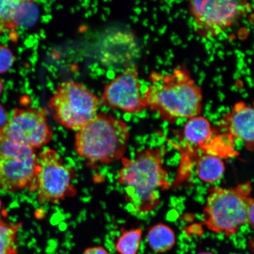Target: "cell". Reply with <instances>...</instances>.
<instances>
[{
	"label": "cell",
	"mask_w": 254,
	"mask_h": 254,
	"mask_svg": "<svg viewBox=\"0 0 254 254\" xmlns=\"http://www.w3.org/2000/svg\"><path fill=\"white\" fill-rule=\"evenodd\" d=\"M165 146L144 149L134 158L123 157L118 182L125 190L127 202L138 214L154 211L160 203L161 192L170 188L164 167Z\"/></svg>",
	"instance_id": "cell-1"
},
{
	"label": "cell",
	"mask_w": 254,
	"mask_h": 254,
	"mask_svg": "<svg viewBox=\"0 0 254 254\" xmlns=\"http://www.w3.org/2000/svg\"><path fill=\"white\" fill-rule=\"evenodd\" d=\"M149 79L150 85L142 94L145 109L171 123L200 116L202 89L186 66H177L170 72L152 71Z\"/></svg>",
	"instance_id": "cell-2"
},
{
	"label": "cell",
	"mask_w": 254,
	"mask_h": 254,
	"mask_svg": "<svg viewBox=\"0 0 254 254\" xmlns=\"http://www.w3.org/2000/svg\"><path fill=\"white\" fill-rule=\"evenodd\" d=\"M252 182L231 188L210 187L203 211L202 225L215 233L227 237L236 234L247 224L254 226V201Z\"/></svg>",
	"instance_id": "cell-3"
},
{
	"label": "cell",
	"mask_w": 254,
	"mask_h": 254,
	"mask_svg": "<svg viewBox=\"0 0 254 254\" xmlns=\"http://www.w3.org/2000/svg\"><path fill=\"white\" fill-rule=\"evenodd\" d=\"M129 138L123 120L97 114L75 134V151L91 164H110L123 158Z\"/></svg>",
	"instance_id": "cell-4"
},
{
	"label": "cell",
	"mask_w": 254,
	"mask_h": 254,
	"mask_svg": "<svg viewBox=\"0 0 254 254\" xmlns=\"http://www.w3.org/2000/svg\"><path fill=\"white\" fill-rule=\"evenodd\" d=\"M54 119L65 128L78 131L97 116L99 100L79 82H63L48 103Z\"/></svg>",
	"instance_id": "cell-5"
},
{
	"label": "cell",
	"mask_w": 254,
	"mask_h": 254,
	"mask_svg": "<svg viewBox=\"0 0 254 254\" xmlns=\"http://www.w3.org/2000/svg\"><path fill=\"white\" fill-rule=\"evenodd\" d=\"M37 155L34 149L0 135V188L36 191Z\"/></svg>",
	"instance_id": "cell-6"
},
{
	"label": "cell",
	"mask_w": 254,
	"mask_h": 254,
	"mask_svg": "<svg viewBox=\"0 0 254 254\" xmlns=\"http://www.w3.org/2000/svg\"><path fill=\"white\" fill-rule=\"evenodd\" d=\"M247 1L196 0L190 1V13L197 33L206 39L217 37L252 10Z\"/></svg>",
	"instance_id": "cell-7"
},
{
	"label": "cell",
	"mask_w": 254,
	"mask_h": 254,
	"mask_svg": "<svg viewBox=\"0 0 254 254\" xmlns=\"http://www.w3.org/2000/svg\"><path fill=\"white\" fill-rule=\"evenodd\" d=\"M74 174L55 150L47 149L40 152L36 173L38 201L41 204L57 203L74 196L76 190L71 185Z\"/></svg>",
	"instance_id": "cell-8"
},
{
	"label": "cell",
	"mask_w": 254,
	"mask_h": 254,
	"mask_svg": "<svg viewBox=\"0 0 254 254\" xmlns=\"http://www.w3.org/2000/svg\"><path fill=\"white\" fill-rule=\"evenodd\" d=\"M0 135L35 150L50 142L53 131L42 110L28 108L15 109Z\"/></svg>",
	"instance_id": "cell-9"
},
{
	"label": "cell",
	"mask_w": 254,
	"mask_h": 254,
	"mask_svg": "<svg viewBox=\"0 0 254 254\" xmlns=\"http://www.w3.org/2000/svg\"><path fill=\"white\" fill-rule=\"evenodd\" d=\"M141 87L138 66L132 63L105 87L101 103L125 113H141L145 109Z\"/></svg>",
	"instance_id": "cell-10"
},
{
	"label": "cell",
	"mask_w": 254,
	"mask_h": 254,
	"mask_svg": "<svg viewBox=\"0 0 254 254\" xmlns=\"http://www.w3.org/2000/svg\"><path fill=\"white\" fill-rule=\"evenodd\" d=\"M214 132L210 122L205 117L198 116L190 119L184 126L182 146V163L179 180L187 176L191 164L195 163L200 150L212 149Z\"/></svg>",
	"instance_id": "cell-11"
},
{
	"label": "cell",
	"mask_w": 254,
	"mask_h": 254,
	"mask_svg": "<svg viewBox=\"0 0 254 254\" xmlns=\"http://www.w3.org/2000/svg\"><path fill=\"white\" fill-rule=\"evenodd\" d=\"M140 47L134 33L128 31L110 32L101 40L99 58L105 66L124 68L140 55Z\"/></svg>",
	"instance_id": "cell-12"
},
{
	"label": "cell",
	"mask_w": 254,
	"mask_h": 254,
	"mask_svg": "<svg viewBox=\"0 0 254 254\" xmlns=\"http://www.w3.org/2000/svg\"><path fill=\"white\" fill-rule=\"evenodd\" d=\"M220 125L232 137L242 141L248 151L254 150V111L252 106L244 101H238L223 117Z\"/></svg>",
	"instance_id": "cell-13"
},
{
	"label": "cell",
	"mask_w": 254,
	"mask_h": 254,
	"mask_svg": "<svg viewBox=\"0 0 254 254\" xmlns=\"http://www.w3.org/2000/svg\"><path fill=\"white\" fill-rule=\"evenodd\" d=\"M195 164L196 175L202 182H217L224 176L225 164L221 158L216 155L208 154L200 155Z\"/></svg>",
	"instance_id": "cell-14"
},
{
	"label": "cell",
	"mask_w": 254,
	"mask_h": 254,
	"mask_svg": "<svg viewBox=\"0 0 254 254\" xmlns=\"http://www.w3.org/2000/svg\"><path fill=\"white\" fill-rule=\"evenodd\" d=\"M176 235L173 229L164 224H158L148 231L149 246L156 253H164L173 249L176 243Z\"/></svg>",
	"instance_id": "cell-15"
},
{
	"label": "cell",
	"mask_w": 254,
	"mask_h": 254,
	"mask_svg": "<svg viewBox=\"0 0 254 254\" xmlns=\"http://www.w3.org/2000/svg\"><path fill=\"white\" fill-rule=\"evenodd\" d=\"M21 223H12L0 219V254H18L17 234Z\"/></svg>",
	"instance_id": "cell-16"
},
{
	"label": "cell",
	"mask_w": 254,
	"mask_h": 254,
	"mask_svg": "<svg viewBox=\"0 0 254 254\" xmlns=\"http://www.w3.org/2000/svg\"><path fill=\"white\" fill-rule=\"evenodd\" d=\"M142 236L141 228L123 230L116 243L117 252L120 254H137Z\"/></svg>",
	"instance_id": "cell-17"
},
{
	"label": "cell",
	"mask_w": 254,
	"mask_h": 254,
	"mask_svg": "<svg viewBox=\"0 0 254 254\" xmlns=\"http://www.w3.org/2000/svg\"><path fill=\"white\" fill-rule=\"evenodd\" d=\"M37 14V7L33 2L19 1L14 15V27L28 26L33 24L36 21Z\"/></svg>",
	"instance_id": "cell-18"
},
{
	"label": "cell",
	"mask_w": 254,
	"mask_h": 254,
	"mask_svg": "<svg viewBox=\"0 0 254 254\" xmlns=\"http://www.w3.org/2000/svg\"><path fill=\"white\" fill-rule=\"evenodd\" d=\"M19 1L0 0V22L5 28H14V18Z\"/></svg>",
	"instance_id": "cell-19"
},
{
	"label": "cell",
	"mask_w": 254,
	"mask_h": 254,
	"mask_svg": "<svg viewBox=\"0 0 254 254\" xmlns=\"http://www.w3.org/2000/svg\"><path fill=\"white\" fill-rule=\"evenodd\" d=\"M14 62V56L8 47L0 45V73L9 70Z\"/></svg>",
	"instance_id": "cell-20"
},
{
	"label": "cell",
	"mask_w": 254,
	"mask_h": 254,
	"mask_svg": "<svg viewBox=\"0 0 254 254\" xmlns=\"http://www.w3.org/2000/svg\"><path fill=\"white\" fill-rule=\"evenodd\" d=\"M82 254H110L107 250L102 246L88 248Z\"/></svg>",
	"instance_id": "cell-21"
},
{
	"label": "cell",
	"mask_w": 254,
	"mask_h": 254,
	"mask_svg": "<svg viewBox=\"0 0 254 254\" xmlns=\"http://www.w3.org/2000/svg\"><path fill=\"white\" fill-rule=\"evenodd\" d=\"M8 120V117L7 111H5L4 107L0 104V131L4 128Z\"/></svg>",
	"instance_id": "cell-22"
},
{
	"label": "cell",
	"mask_w": 254,
	"mask_h": 254,
	"mask_svg": "<svg viewBox=\"0 0 254 254\" xmlns=\"http://www.w3.org/2000/svg\"><path fill=\"white\" fill-rule=\"evenodd\" d=\"M5 27L4 25H3L1 22H0V34L2 33V31L5 29Z\"/></svg>",
	"instance_id": "cell-23"
},
{
	"label": "cell",
	"mask_w": 254,
	"mask_h": 254,
	"mask_svg": "<svg viewBox=\"0 0 254 254\" xmlns=\"http://www.w3.org/2000/svg\"><path fill=\"white\" fill-rule=\"evenodd\" d=\"M2 88H3V86H2V81L1 80V79H0V95H1V94L2 93Z\"/></svg>",
	"instance_id": "cell-24"
},
{
	"label": "cell",
	"mask_w": 254,
	"mask_h": 254,
	"mask_svg": "<svg viewBox=\"0 0 254 254\" xmlns=\"http://www.w3.org/2000/svg\"><path fill=\"white\" fill-rule=\"evenodd\" d=\"M199 254H214L211 253L205 252V253H200Z\"/></svg>",
	"instance_id": "cell-25"
},
{
	"label": "cell",
	"mask_w": 254,
	"mask_h": 254,
	"mask_svg": "<svg viewBox=\"0 0 254 254\" xmlns=\"http://www.w3.org/2000/svg\"><path fill=\"white\" fill-rule=\"evenodd\" d=\"M1 199H0V209H1Z\"/></svg>",
	"instance_id": "cell-26"
}]
</instances>
